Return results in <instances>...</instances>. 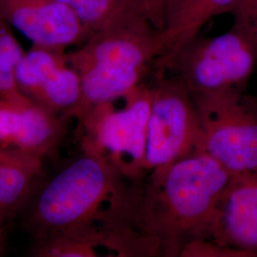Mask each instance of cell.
Segmentation results:
<instances>
[{
    "label": "cell",
    "instance_id": "obj_12",
    "mask_svg": "<svg viewBox=\"0 0 257 257\" xmlns=\"http://www.w3.org/2000/svg\"><path fill=\"white\" fill-rule=\"evenodd\" d=\"M241 0H174L166 25L159 33L167 54L172 53L199 35L208 21L232 13ZM163 56V55H162Z\"/></svg>",
    "mask_w": 257,
    "mask_h": 257
},
{
    "label": "cell",
    "instance_id": "obj_3",
    "mask_svg": "<svg viewBox=\"0 0 257 257\" xmlns=\"http://www.w3.org/2000/svg\"><path fill=\"white\" fill-rule=\"evenodd\" d=\"M165 53L162 38L151 25L101 31L68 52L69 61L81 80L79 116L146 82Z\"/></svg>",
    "mask_w": 257,
    "mask_h": 257
},
{
    "label": "cell",
    "instance_id": "obj_20",
    "mask_svg": "<svg viewBox=\"0 0 257 257\" xmlns=\"http://www.w3.org/2000/svg\"><path fill=\"white\" fill-rule=\"evenodd\" d=\"M5 226L0 223V255L5 250Z\"/></svg>",
    "mask_w": 257,
    "mask_h": 257
},
{
    "label": "cell",
    "instance_id": "obj_15",
    "mask_svg": "<svg viewBox=\"0 0 257 257\" xmlns=\"http://www.w3.org/2000/svg\"><path fill=\"white\" fill-rule=\"evenodd\" d=\"M30 99L22 93L0 97V148H19Z\"/></svg>",
    "mask_w": 257,
    "mask_h": 257
},
{
    "label": "cell",
    "instance_id": "obj_18",
    "mask_svg": "<svg viewBox=\"0 0 257 257\" xmlns=\"http://www.w3.org/2000/svg\"><path fill=\"white\" fill-rule=\"evenodd\" d=\"M182 257H244L231 248L222 247L215 242L200 239L190 243L181 252Z\"/></svg>",
    "mask_w": 257,
    "mask_h": 257
},
{
    "label": "cell",
    "instance_id": "obj_10",
    "mask_svg": "<svg viewBox=\"0 0 257 257\" xmlns=\"http://www.w3.org/2000/svg\"><path fill=\"white\" fill-rule=\"evenodd\" d=\"M211 241L244 257H257V172L232 175Z\"/></svg>",
    "mask_w": 257,
    "mask_h": 257
},
{
    "label": "cell",
    "instance_id": "obj_7",
    "mask_svg": "<svg viewBox=\"0 0 257 257\" xmlns=\"http://www.w3.org/2000/svg\"><path fill=\"white\" fill-rule=\"evenodd\" d=\"M152 75L146 175L185 156L205 152L202 128L186 86L163 71H154Z\"/></svg>",
    "mask_w": 257,
    "mask_h": 257
},
{
    "label": "cell",
    "instance_id": "obj_1",
    "mask_svg": "<svg viewBox=\"0 0 257 257\" xmlns=\"http://www.w3.org/2000/svg\"><path fill=\"white\" fill-rule=\"evenodd\" d=\"M232 175L206 152L155 169L130 185L125 226L150 256H180L193 241L211 240Z\"/></svg>",
    "mask_w": 257,
    "mask_h": 257
},
{
    "label": "cell",
    "instance_id": "obj_4",
    "mask_svg": "<svg viewBox=\"0 0 257 257\" xmlns=\"http://www.w3.org/2000/svg\"><path fill=\"white\" fill-rule=\"evenodd\" d=\"M151 99V83L146 81L85 110L76 119L81 152L101 157L132 181L143 178Z\"/></svg>",
    "mask_w": 257,
    "mask_h": 257
},
{
    "label": "cell",
    "instance_id": "obj_19",
    "mask_svg": "<svg viewBox=\"0 0 257 257\" xmlns=\"http://www.w3.org/2000/svg\"><path fill=\"white\" fill-rule=\"evenodd\" d=\"M19 92L14 76L5 74L0 69V97H11L18 95Z\"/></svg>",
    "mask_w": 257,
    "mask_h": 257
},
{
    "label": "cell",
    "instance_id": "obj_5",
    "mask_svg": "<svg viewBox=\"0 0 257 257\" xmlns=\"http://www.w3.org/2000/svg\"><path fill=\"white\" fill-rule=\"evenodd\" d=\"M256 65V48L232 26L215 37H193L161 56L154 71L173 73L193 95L245 89Z\"/></svg>",
    "mask_w": 257,
    "mask_h": 257
},
{
    "label": "cell",
    "instance_id": "obj_8",
    "mask_svg": "<svg viewBox=\"0 0 257 257\" xmlns=\"http://www.w3.org/2000/svg\"><path fill=\"white\" fill-rule=\"evenodd\" d=\"M19 92L48 110L76 119L82 109V88L67 50L32 45L15 70Z\"/></svg>",
    "mask_w": 257,
    "mask_h": 257
},
{
    "label": "cell",
    "instance_id": "obj_14",
    "mask_svg": "<svg viewBox=\"0 0 257 257\" xmlns=\"http://www.w3.org/2000/svg\"><path fill=\"white\" fill-rule=\"evenodd\" d=\"M98 248V245L91 239L57 234L34 240L30 253L37 257H94L99 256Z\"/></svg>",
    "mask_w": 257,
    "mask_h": 257
},
{
    "label": "cell",
    "instance_id": "obj_9",
    "mask_svg": "<svg viewBox=\"0 0 257 257\" xmlns=\"http://www.w3.org/2000/svg\"><path fill=\"white\" fill-rule=\"evenodd\" d=\"M0 18L32 45L67 50L91 37L74 12L57 0H0Z\"/></svg>",
    "mask_w": 257,
    "mask_h": 257
},
{
    "label": "cell",
    "instance_id": "obj_2",
    "mask_svg": "<svg viewBox=\"0 0 257 257\" xmlns=\"http://www.w3.org/2000/svg\"><path fill=\"white\" fill-rule=\"evenodd\" d=\"M128 178L101 157L81 152L51 175L42 173L19 213L34 240L80 235L102 248L100 230Z\"/></svg>",
    "mask_w": 257,
    "mask_h": 257
},
{
    "label": "cell",
    "instance_id": "obj_16",
    "mask_svg": "<svg viewBox=\"0 0 257 257\" xmlns=\"http://www.w3.org/2000/svg\"><path fill=\"white\" fill-rule=\"evenodd\" d=\"M231 14L232 26L245 34L257 50V0H241Z\"/></svg>",
    "mask_w": 257,
    "mask_h": 257
},
{
    "label": "cell",
    "instance_id": "obj_13",
    "mask_svg": "<svg viewBox=\"0 0 257 257\" xmlns=\"http://www.w3.org/2000/svg\"><path fill=\"white\" fill-rule=\"evenodd\" d=\"M57 1L74 12V15L91 33V36L101 31L115 28L151 25L141 13L136 0Z\"/></svg>",
    "mask_w": 257,
    "mask_h": 257
},
{
    "label": "cell",
    "instance_id": "obj_11",
    "mask_svg": "<svg viewBox=\"0 0 257 257\" xmlns=\"http://www.w3.org/2000/svg\"><path fill=\"white\" fill-rule=\"evenodd\" d=\"M43 158L14 148H0V221L19 216L37 180Z\"/></svg>",
    "mask_w": 257,
    "mask_h": 257
},
{
    "label": "cell",
    "instance_id": "obj_6",
    "mask_svg": "<svg viewBox=\"0 0 257 257\" xmlns=\"http://www.w3.org/2000/svg\"><path fill=\"white\" fill-rule=\"evenodd\" d=\"M192 98L205 152L232 175L257 172V96L229 89Z\"/></svg>",
    "mask_w": 257,
    "mask_h": 257
},
{
    "label": "cell",
    "instance_id": "obj_17",
    "mask_svg": "<svg viewBox=\"0 0 257 257\" xmlns=\"http://www.w3.org/2000/svg\"><path fill=\"white\" fill-rule=\"evenodd\" d=\"M174 0H136L139 9L156 32L165 27L168 14Z\"/></svg>",
    "mask_w": 257,
    "mask_h": 257
}]
</instances>
